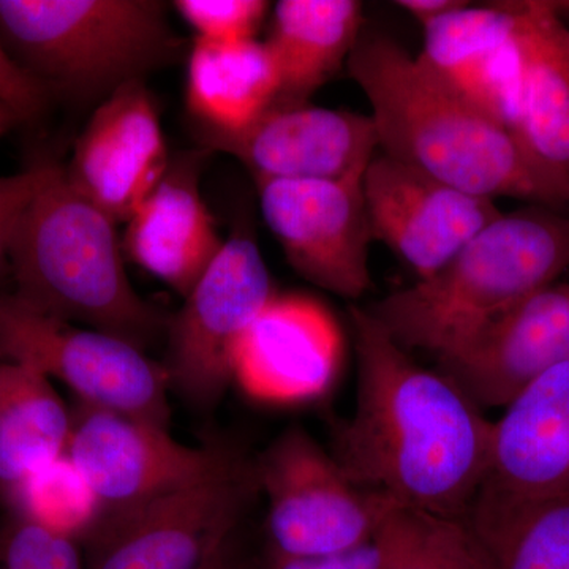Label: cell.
I'll use <instances>...</instances> for the list:
<instances>
[{
	"mask_svg": "<svg viewBox=\"0 0 569 569\" xmlns=\"http://www.w3.org/2000/svg\"><path fill=\"white\" fill-rule=\"evenodd\" d=\"M355 411L332 451L359 489L392 507L466 522L488 478L493 421L448 377L426 369L369 310L351 307Z\"/></svg>",
	"mask_w": 569,
	"mask_h": 569,
	"instance_id": "6da1fadb",
	"label": "cell"
},
{
	"mask_svg": "<svg viewBox=\"0 0 569 569\" xmlns=\"http://www.w3.org/2000/svg\"><path fill=\"white\" fill-rule=\"evenodd\" d=\"M372 107L378 149L437 181L489 198L557 209L569 174L531 151L518 133L468 102L381 33L362 32L347 61Z\"/></svg>",
	"mask_w": 569,
	"mask_h": 569,
	"instance_id": "7a4b0ae2",
	"label": "cell"
},
{
	"mask_svg": "<svg viewBox=\"0 0 569 569\" xmlns=\"http://www.w3.org/2000/svg\"><path fill=\"white\" fill-rule=\"evenodd\" d=\"M114 220L51 164L9 250L14 291L47 316L119 337L148 351L170 317L134 290Z\"/></svg>",
	"mask_w": 569,
	"mask_h": 569,
	"instance_id": "3957f363",
	"label": "cell"
},
{
	"mask_svg": "<svg viewBox=\"0 0 569 569\" xmlns=\"http://www.w3.org/2000/svg\"><path fill=\"white\" fill-rule=\"evenodd\" d=\"M569 268V217L531 206L486 227L429 279L369 312L406 350L449 353Z\"/></svg>",
	"mask_w": 569,
	"mask_h": 569,
	"instance_id": "277c9868",
	"label": "cell"
},
{
	"mask_svg": "<svg viewBox=\"0 0 569 569\" xmlns=\"http://www.w3.org/2000/svg\"><path fill=\"white\" fill-rule=\"evenodd\" d=\"M0 43L48 93L110 97L178 58L156 0H0Z\"/></svg>",
	"mask_w": 569,
	"mask_h": 569,
	"instance_id": "5b68a950",
	"label": "cell"
},
{
	"mask_svg": "<svg viewBox=\"0 0 569 569\" xmlns=\"http://www.w3.org/2000/svg\"><path fill=\"white\" fill-rule=\"evenodd\" d=\"M0 362L36 370L78 402L170 425V378L146 351L96 329L59 320L0 291Z\"/></svg>",
	"mask_w": 569,
	"mask_h": 569,
	"instance_id": "8992f818",
	"label": "cell"
},
{
	"mask_svg": "<svg viewBox=\"0 0 569 569\" xmlns=\"http://www.w3.org/2000/svg\"><path fill=\"white\" fill-rule=\"evenodd\" d=\"M252 489L253 466L233 455L189 488L103 509L81 542L84 569H200L234 533Z\"/></svg>",
	"mask_w": 569,
	"mask_h": 569,
	"instance_id": "52a82bcc",
	"label": "cell"
},
{
	"mask_svg": "<svg viewBox=\"0 0 569 569\" xmlns=\"http://www.w3.org/2000/svg\"><path fill=\"white\" fill-rule=\"evenodd\" d=\"M268 500V552L293 559L339 556L376 539L381 500L358 488L301 427H290L253 463Z\"/></svg>",
	"mask_w": 569,
	"mask_h": 569,
	"instance_id": "ba28073f",
	"label": "cell"
},
{
	"mask_svg": "<svg viewBox=\"0 0 569 569\" xmlns=\"http://www.w3.org/2000/svg\"><path fill=\"white\" fill-rule=\"evenodd\" d=\"M274 295L257 242L236 230L168 323L164 370L190 407L220 402L233 383L236 348Z\"/></svg>",
	"mask_w": 569,
	"mask_h": 569,
	"instance_id": "9c48e42d",
	"label": "cell"
},
{
	"mask_svg": "<svg viewBox=\"0 0 569 569\" xmlns=\"http://www.w3.org/2000/svg\"><path fill=\"white\" fill-rule=\"evenodd\" d=\"M66 455L102 509H116L197 485L234 452L187 447L168 427L78 402Z\"/></svg>",
	"mask_w": 569,
	"mask_h": 569,
	"instance_id": "30bf717a",
	"label": "cell"
},
{
	"mask_svg": "<svg viewBox=\"0 0 569 569\" xmlns=\"http://www.w3.org/2000/svg\"><path fill=\"white\" fill-rule=\"evenodd\" d=\"M362 179H254L261 213L291 268L307 282L346 299L372 287L373 241Z\"/></svg>",
	"mask_w": 569,
	"mask_h": 569,
	"instance_id": "8fae6325",
	"label": "cell"
},
{
	"mask_svg": "<svg viewBox=\"0 0 569 569\" xmlns=\"http://www.w3.org/2000/svg\"><path fill=\"white\" fill-rule=\"evenodd\" d=\"M209 151L234 157L254 179L340 181L365 178L377 156L370 116L305 103H274L234 132L203 129Z\"/></svg>",
	"mask_w": 569,
	"mask_h": 569,
	"instance_id": "7c38bea8",
	"label": "cell"
},
{
	"mask_svg": "<svg viewBox=\"0 0 569 569\" xmlns=\"http://www.w3.org/2000/svg\"><path fill=\"white\" fill-rule=\"evenodd\" d=\"M362 190L373 241L391 249L418 280L440 271L503 213L496 201L462 192L381 152L367 167Z\"/></svg>",
	"mask_w": 569,
	"mask_h": 569,
	"instance_id": "4fadbf2b",
	"label": "cell"
},
{
	"mask_svg": "<svg viewBox=\"0 0 569 569\" xmlns=\"http://www.w3.org/2000/svg\"><path fill=\"white\" fill-rule=\"evenodd\" d=\"M482 411L508 407L539 378L569 362V283H550L437 358Z\"/></svg>",
	"mask_w": 569,
	"mask_h": 569,
	"instance_id": "5bb4252c",
	"label": "cell"
},
{
	"mask_svg": "<svg viewBox=\"0 0 569 569\" xmlns=\"http://www.w3.org/2000/svg\"><path fill=\"white\" fill-rule=\"evenodd\" d=\"M342 351L339 326L325 306L274 295L236 348L233 383L257 402H313L335 385Z\"/></svg>",
	"mask_w": 569,
	"mask_h": 569,
	"instance_id": "9a60e30c",
	"label": "cell"
},
{
	"mask_svg": "<svg viewBox=\"0 0 569 569\" xmlns=\"http://www.w3.org/2000/svg\"><path fill=\"white\" fill-rule=\"evenodd\" d=\"M168 167L157 107L142 81H133L103 99L93 112L66 173L119 223L129 222Z\"/></svg>",
	"mask_w": 569,
	"mask_h": 569,
	"instance_id": "2e32d148",
	"label": "cell"
},
{
	"mask_svg": "<svg viewBox=\"0 0 569 569\" xmlns=\"http://www.w3.org/2000/svg\"><path fill=\"white\" fill-rule=\"evenodd\" d=\"M519 2L460 9L422 26L418 61L479 110L518 133Z\"/></svg>",
	"mask_w": 569,
	"mask_h": 569,
	"instance_id": "e0dca14e",
	"label": "cell"
},
{
	"mask_svg": "<svg viewBox=\"0 0 569 569\" xmlns=\"http://www.w3.org/2000/svg\"><path fill=\"white\" fill-rule=\"evenodd\" d=\"M481 490L511 498L569 496V362L535 381L493 421Z\"/></svg>",
	"mask_w": 569,
	"mask_h": 569,
	"instance_id": "ac0fdd59",
	"label": "cell"
},
{
	"mask_svg": "<svg viewBox=\"0 0 569 569\" xmlns=\"http://www.w3.org/2000/svg\"><path fill=\"white\" fill-rule=\"evenodd\" d=\"M200 157L170 164L127 222L134 263L186 298L224 244L201 197Z\"/></svg>",
	"mask_w": 569,
	"mask_h": 569,
	"instance_id": "d6986e66",
	"label": "cell"
},
{
	"mask_svg": "<svg viewBox=\"0 0 569 569\" xmlns=\"http://www.w3.org/2000/svg\"><path fill=\"white\" fill-rule=\"evenodd\" d=\"M518 134L542 162L569 174V29L548 2H519Z\"/></svg>",
	"mask_w": 569,
	"mask_h": 569,
	"instance_id": "ffe728a7",
	"label": "cell"
},
{
	"mask_svg": "<svg viewBox=\"0 0 569 569\" xmlns=\"http://www.w3.org/2000/svg\"><path fill=\"white\" fill-rule=\"evenodd\" d=\"M356 0H282L268 43L279 71L277 103H305L348 61L361 37ZM274 102V103H276Z\"/></svg>",
	"mask_w": 569,
	"mask_h": 569,
	"instance_id": "44dd1931",
	"label": "cell"
},
{
	"mask_svg": "<svg viewBox=\"0 0 569 569\" xmlns=\"http://www.w3.org/2000/svg\"><path fill=\"white\" fill-rule=\"evenodd\" d=\"M279 88V71L266 41L194 40L187 71V102L204 129H244L274 104Z\"/></svg>",
	"mask_w": 569,
	"mask_h": 569,
	"instance_id": "7402d4cb",
	"label": "cell"
},
{
	"mask_svg": "<svg viewBox=\"0 0 569 569\" xmlns=\"http://www.w3.org/2000/svg\"><path fill=\"white\" fill-rule=\"evenodd\" d=\"M70 432L71 411L52 381L29 367L0 362V498L66 456Z\"/></svg>",
	"mask_w": 569,
	"mask_h": 569,
	"instance_id": "603a6c76",
	"label": "cell"
},
{
	"mask_svg": "<svg viewBox=\"0 0 569 569\" xmlns=\"http://www.w3.org/2000/svg\"><path fill=\"white\" fill-rule=\"evenodd\" d=\"M466 523L489 569H569V496L511 498L479 490Z\"/></svg>",
	"mask_w": 569,
	"mask_h": 569,
	"instance_id": "cb8c5ba5",
	"label": "cell"
},
{
	"mask_svg": "<svg viewBox=\"0 0 569 569\" xmlns=\"http://www.w3.org/2000/svg\"><path fill=\"white\" fill-rule=\"evenodd\" d=\"M377 569H489L462 520L438 518L381 500Z\"/></svg>",
	"mask_w": 569,
	"mask_h": 569,
	"instance_id": "d4e9b609",
	"label": "cell"
},
{
	"mask_svg": "<svg viewBox=\"0 0 569 569\" xmlns=\"http://www.w3.org/2000/svg\"><path fill=\"white\" fill-rule=\"evenodd\" d=\"M6 501L18 518L80 546L103 511L67 455L33 471Z\"/></svg>",
	"mask_w": 569,
	"mask_h": 569,
	"instance_id": "484cf974",
	"label": "cell"
},
{
	"mask_svg": "<svg viewBox=\"0 0 569 569\" xmlns=\"http://www.w3.org/2000/svg\"><path fill=\"white\" fill-rule=\"evenodd\" d=\"M0 569H84L77 541L13 516L0 527Z\"/></svg>",
	"mask_w": 569,
	"mask_h": 569,
	"instance_id": "4316f807",
	"label": "cell"
},
{
	"mask_svg": "<svg viewBox=\"0 0 569 569\" xmlns=\"http://www.w3.org/2000/svg\"><path fill=\"white\" fill-rule=\"evenodd\" d=\"M174 9L197 32V40L241 43L257 40L269 3L263 0H178Z\"/></svg>",
	"mask_w": 569,
	"mask_h": 569,
	"instance_id": "83f0119b",
	"label": "cell"
},
{
	"mask_svg": "<svg viewBox=\"0 0 569 569\" xmlns=\"http://www.w3.org/2000/svg\"><path fill=\"white\" fill-rule=\"evenodd\" d=\"M51 164H41L22 173L0 178V269L9 261L11 239L22 213L31 204Z\"/></svg>",
	"mask_w": 569,
	"mask_h": 569,
	"instance_id": "f1b7e54d",
	"label": "cell"
},
{
	"mask_svg": "<svg viewBox=\"0 0 569 569\" xmlns=\"http://www.w3.org/2000/svg\"><path fill=\"white\" fill-rule=\"evenodd\" d=\"M0 100L20 112L24 121L47 108L50 93L10 58L0 43Z\"/></svg>",
	"mask_w": 569,
	"mask_h": 569,
	"instance_id": "f546056e",
	"label": "cell"
},
{
	"mask_svg": "<svg viewBox=\"0 0 569 569\" xmlns=\"http://www.w3.org/2000/svg\"><path fill=\"white\" fill-rule=\"evenodd\" d=\"M378 563H380V549L373 539L369 545L350 552L316 557V559H293V557H280L268 552L261 569H377Z\"/></svg>",
	"mask_w": 569,
	"mask_h": 569,
	"instance_id": "4dcf8cb0",
	"label": "cell"
},
{
	"mask_svg": "<svg viewBox=\"0 0 569 569\" xmlns=\"http://www.w3.org/2000/svg\"><path fill=\"white\" fill-rule=\"evenodd\" d=\"M466 3L460 0H400L397 6L410 13L419 24L426 26L460 9Z\"/></svg>",
	"mask_w": 569,
	"mask_h": 569,
	"instance_id": "1f68e13d",
	"label": "cell"
},
{
	"mask_svg": "<svg viewBox=\"0 0 569 569\" xmlns=\"http://www.w3.org/2000/svg\"><path fill=\"white\" fill-rule=\"evenodd\" d=\"M233 539L234 533L224 539L222 545L206 559L200 569H247L236 552Z\"/></svg>",
	"mask_w": 569,
	"mask_h": 569,
	"instance_id": "d6a6232c",
	"label": "cell"
},
{
	"mask_svg": "<svg viewBox=\"0 0 569 569\" xmlns=\"http://www.w3.org/2000/svg\"><path fill=\"white\" fill-rule=\"evenodd\" d=\"M21 122H24V119H22L20 112L14 111L10 104L3 103L0 100V138L9 133L13 127Z\"/></svg>",
	"mask_w": 569,
	"mask_h": 569,
	"instance_id": "836d02e7",
	"label": "cell"
}]
</instances>
